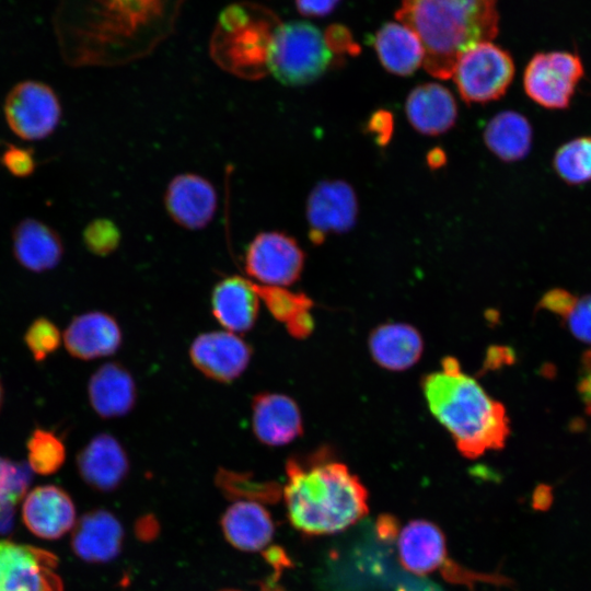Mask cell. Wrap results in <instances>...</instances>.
Segmentation results:
<instances>
[{
  "mask_svg": "<svg viewBox=\"0 0 591 591\" xmlns=\"http://www.w3.org/2000/svg\"><path fill=\"white\" fill-rule=\"evenodd\" d=\"M583 76L580 58L568 51L535 55L528 63L523 86L528 96L548 109H564L570 104Z\"/></svg>",
  "mask_w": 591,
  "mask_h": 591,
  "instance_id": "9c48e42d",
  "label": "cell"
},
{
  "mask_svg": "<svg viewBox=\"0 0 591 591\" xmlns=\"http://www.w3.org/2000/svg\"><path fill=\"white\" fill-rule=\"evenodd\" d=\"M184 0H61L57 36L72 67L117 66L152 53L175 28Z\"/></svg>",
  "mask_w": 591,
  "mask_h": 591,
  "instance_id": "6da1fadb",
  "label": "cell"
},
{
  "mask_svg": "<svg viewBox=\"0 0 591 591\" xmlns=\"http://www.w3.org/2000/svg\"><path fill=\"white\" fill-rule=\"evenodd\" d=\"M386 124H391V117L387 116V113H384V112H379V113H375L374 116L372 117V121H371V129L375 132V134H379L381 132L383 136V139H385V137L387 136V128L391 129V126H386Z\"/></svg>",
  "mask_w": 591,
  "mask_h": 591,
  "instance_id": "b9f144b4",
  "label": "cell"
},
{
  "mask_svg": "<svg viewBox=\"0 0 591 591\" xmlns=\"http://www.w3.org/2000/svg\"><path fill=\"white\" fill-rule=\"evenodd\" d=\"M72 530L71 547L84 561L108 563L121 551L124 529L107 510L97 509L83 514Z\"/></svg>",
  "mask_w": 591,
  "mask_h": 591,
  "instance_id": "ffe728a7",
  "label": "cell"
},
{
  "mask_svg": "<svg viewBox=\"0 0 591 591\" xmlns=\"http://www.w3.org/2000/svg\"><path fill=\"white\" fill-rule=\"evenodd\" d=\"M3 116L15 136L25 141H37L49 137L58 128L62 106L50 85L37 80H24L7 93Z\"/></svg>",
  "mask_w": 591,
  "mask_h": 591,
  "instance_id": "52a82bcc",
  "label": "cell"
},
{
  "mask_svg": "<svg viewBox=\"0 0 591 591\" xmlns=\"http://www.w3.org/2000/svg\"><path fill=\"white\" fill-rule=\"evenodd\" d=\"M252 352L251 346L236 334L213 331L202 333L193 340L189 358L208 379L230 383L246 370Z\"/></svg>",
  "mask_w": 591,
  "mask_h": 591,
  "instance_id": "4fadbf2b",
  "label": "cell"
},
{
  "mask_svg": "<svg viewBox=\"0 0 591 591\" xmlns=\"http://www.w3.org/2000/svg\"><path fill=\"white\" fill-rule=\"evenodd\" d=\"M374 48L383 67L394 74L409 76L424 61L420 39L403 23L384 24L374 37Z\"/></svg>",
  "mask_w": 591,
  "mask_h": 591,
  "instance_id": "4316f807",
  "label": "cell"
},
{
  "mask_svg": "<svg viewBox=\"0 0 591 591\" xmlns=\"http://www.w3.org/2000/svg\"><path fill=\"white\" fill-rule=\"evenodd\" d=\"M58 326L45 316L36 317L26 328L24 343L36 362L45 361L61 344Z\"/></svg>",
  "mask_w": 591,
  "mask_h": 591,
  "instance_id": "836d02e7",
  "label": "cell"
},
{
  "mask_svg": "<svg viewBox=\"0 0 591 591\" xmlns=\"http://www.w3.org/2000/svg\"><path fill=\"white\" fill-rule=\"evenodd\" d=\"M80 477L103 493L119 487L129 472V459L121 443L111 433L95 434L76 456Z\"/></svg>",
  "mask_w": 591,
  "mask_h": 591,
  "instance_id": "5bb4252c",
  "label": "cell"
},
{
  "mask_svg": "<svg viewBox=\"0 0 591 591\" xmlns=\"http://www.w3.org/2000/svg\"><path fill=\"white\" fill-rule=\"evenodd\" d=\"M254 289L275 320L285 324L294 338H305L314 328L310 314L313 301L302 292H292L286 287L265 286L252 281Z\"/></svg>",
  "mask_w": 591,
  "mask_h": 591,
  "instance_id": "83f0119b",
  "label": "cell"
},
{
  "mask_svg": "<svg viewBox=\"0 0 591 591\" xmlns=\"http://www.w3.org/2000/svg\"><path fill=\"white\" fill-rule=\"evenodd\" d=\"M336 56L326 33L313 24L281 23L269 47L268 72L285 85H306L317 80Z\"/></svg>",
  "mask_w": 591,
  "mask_h": 591,
  "instance_id": "8992f818",
  "label": "cell"
},
{
  "mask_svg": "<svg viewBox=\"0 0 591 591\" xmlns=\"http://www.w3.org/2000/svg\"><path fill=\"white\" fill-rule=\"evenodd\" d=\"M297 10L306 16H324L329 14L339 0H294Z\"/></svg>",
  "mask_w": 591,
  "mask_h": 591,
  "instance_id": "74e56055",
  "label": "cell"
},
{
  "mask_svg": "<svg viewBox=\"0 0 591 591\" xmlns=\"http://www.w3.org/2000/svg\"><path fill=\"white\" fill-rule=\"evenodd\" d=\"M252 428L259 442L281 447L302 434V415L290 396L262 392L252 401Z\"/></svg>",
  "mask_w": 591,
  "mask_h": 591,
  "instance_id": "ac0fdd59",
  "label": "cell"
},
{
  "mask_svg": "<svg viewBox=\"0 0 591 591\" xmlns=\"http://www.w3.org/2000/svg\"><path fill=\"white\" fill-rule=\"evenodd\" d=\"M513 74L510 55L490 42H483L460 57L452 77L463 101L485 104L506 93Z\"/></svg>",
  "mask_w": 591,
  "mask_h": 591,
  "instance_id": "ba28073f",
  "label": "cell"
},
{
  "mask_svg": "<svg viewBox=\"0 0 591 591\" xmlns=\"http://www.w3.org/2000/svg\"><path fill=\"white\" fill-rule=\"evenodd\" d=\"M12 253L20 266L44 273L59 265L65 246L59 233L47 223L24 218L12 230Z\"/></svg>",
  "mask_w": 591,
  "mask_h": 591,
  "instance_id": "44dd1931",
  "label": "cell"
},
{
  "mask_svg": "<svg viewBox=\"0 0 591 591\" xmlns=\"http://www.w3.org/2000/svg\"><path fill=\"white\" fill-rule=\"evenodd\" d=\"M357 215V196L348 183L340 179L317 183L306 200L311 241L320 244L328 234L349 231Z\"/></svg>",
  "mask_w": 591,
  "mask_h": 591,
  "instance_id": "7c38bea8",
  "label": "cell"
},
{
  "mask_svg": "<svg viewBox=\"0 0 591 591\" xmlns=\"http://www.w3.org/2000/svg\"><path fill=\"white\" fill-rule=\"evenodd\" d=\"M533 508L538 511H546L553 503L552 488L547 485H540L533 495Z\"/></svg>",
  "mask_w": 591,
  "mask_h": 591,
  "instance_id": "ab89813d",
  "label": "cell"
},
{
  "mask_svg": "<svg viewBox=\"0 0 591 591\" xmlns=\"http://www.w3.org/2000/svg\"><path fill=\"white\" fill-rule=\"evenodd\" d=\"M568 328L578 339L591 344V294L575 296L567 311L561 315Z\"/></svg>",
  "mask_w": 591,
  "mask_h": 591,
  "instance_id": "8d00e7d4",
  "label": "cell"
},
{
  "mask_svg": "<svg viewBox=\"0 0 591 591\" xmlns=\"http://www.w3.org/2000/svg\"><path fill=\"white\" fill-rule=\"evenodd\" d=\"M497 0H402L396 19L424 48L425 69L433 77L453 76L460 57L498 32Z\"/></svg>",
  "mask_w": 591,
  "mask_h": 591,
  "instance_id": "277c9868",
  "label": "cell"
},
{
  "mask_svg": "<svg viewBox=\"0 0 591 591\" xmlns=\"http://www.w3.org/2000/svg\"><path fill=\"white\" fill-rule=\"evenodd\" d=\"M62 340L71 357L86 361L114 355L121 346L123 334L111 314L90 311L70 321Z\"/></svg>",
  "mask_w": 591,
  "mask_h": 591,
  "instance_id": "e0dca14e",
  "label": "cell"
},
{
  "mask_svg": "<svg viewBox=\"0 0 591 591\" xmlns=\"http://www.w3.org/2000/svg\"><path fill=\"white\" fill-rule=\"evenodd\" d=\"M22 520L37 537L57 540L74 528L76 508L66 490L56 485H42L26 494Z\"/></svg>",
  "mask_w": 591,
  "mask_h": 591,
  "instance_id": "9a60e30c",
  "label": "cell"
},
{
  "mask_svg": "<svg viewBox=\"0 0 591 591\" xmlns=\"http://www.w3.org/2000/svg\"><path fill=\"white\" fill-rule=\"evenodd\" d=\"M286 474L282 495L288 519L305 535L339 533L369 511L364 485L325 450L308 457H289Z\"/></svg>",
  "mask_w": 591,
  "mask_h": 591,
  "instance_id": "7a4b0ae2",
  "label": "cell"
},
{
  "mask_svg": "<svg viewBox=\"0 0 591 591\" xmlns=\"http://www.w3.org/2000/svg\"><path fill=\"white\" fill-rule=\"evenodd\" d=\"M1 165L16 178H27L36 170L37 161L31 148L7 143L0 153Z\"/></svg>",
  "mask_w": 591,
  "mask_h": 591,
  "instance_id": "d590c367",
  "label": "cell"
},
{
  "mask_svg": "<svg viewBox=\"0 0 591 591\" xmlns=\"http://www.w3.org/2000/svg\"><path fill=\"white\" fill-rule=\"evenodd\" d=\"M583 367L586 374L580 380L578 390L586 404L591 407V351L587 354Z\"/></svg>",
  "mask_w": 591,
  "mask_h": 591,
  "instance_id": "60d3db41",
  "label": "cell"
},
{
  "mask_svg": "<svg viewBox=\"0 0 591 591\" xmlns=\"http://www.w3.org/2000/svg\"><path fill=\"white\" fill-rule=\"evenodd\" d=\"M553 166L558 176L568 184L591 182V137L575 138L556 151Z\"/></svg>",
  "mask_w": 591,
  "mask_h": 591,
  "instance_id": "1f68e13d",
  "label": "cell"
},
{
  "mask_svg": "<svg viewBox=\"0 0 591 591\" xmlns=\"http://www.w3.org/2000/svg\"><path fill=\"white\" fill-rule=\"evenodd\" d=\"M32 480L27 463L0 455V531L8 530L15 505L26 495Z\"/></svg>",
  "mask_w": 591,
  "mask_h": 591,
  "instance_id": "f546056e",
  "label": "cell"
},
{
  "mask_svg": "<svg viewBox=\"0 0 591 591\" xmlns=\"http://www.w3.org/2000/svg\"><path fill=\"white\" fill-rule=\"evenodd\" d=\"M396 540L399 563L413 575L432 573L448 561L444 534L430 521H410Z\"/></svg>",
  "mask_w": 591,
  "mask_h": 591,
  "instance_id": "d6986e66",
  "label": "cell"
},
{
  "mask_svg": "<svg viewBox=\"0 0 591 591\" xmlns=\"http://www.w3.org/2000/svg\"><path fill=\"white\" fill-rule=\"evenodd\" d=\"M82 239L89 252L97 256H106L117 248L120 232L112 220L97 218L85 225Z\"/></svg>",
  "mask_w": 591,
  "mask_h": 591,
  "instance_id": "e575fe53",
  "label": "cell"
},
{
  "mask_svg": "<svg viewBox=\"0 0 591 591\" xmlns=\"http://www.w3.org/2000/svg\"><path fill=\"white\" fill-rule=\"evenodd\" d=\"M27 465L39 475L58 472L66 461V445L53 430L36 427L26 440Z\"/></svg>",
  "mask_w": 591,
  "mask_h": 591,
  "instance_id": "4dcf8cb0",
  "label": "cell"
},
{
  "mask_svg": "<svg viewBox=\"0 0 591 591\" xmlns=\"http://www.w3.org/2000/svg\"><path fill=\"white\" fill-rule=\"evenodd\" d=\"M280 24L278 15L265 5L232 3L219 14L210 38V56L231 74L260 79L268 73L269 47Z\"/></svg>",
  "mask_w": 591,
  "mask_h": 591,
  "instance_id": "5b68a950",
  "label": "cell"
},
{
  "mask_svg": "<svg viewBox=\"0 0 591 591\" xmlns=\"http://www.w3.org/2000/svg\"><path fill=\"white\" fill-rule=\"evenodd\" d=\"M488 149L506 162L523 159L532 144V128L522 114L503 111L494 116L484 131Z\"/></svg>",
  "mask_w": 591,
  "mask_h": 591,
  "instance_id": "f1b7e54d",
  "label": "cell"
},
{
  "mask_svg": "<svg viewBox=\"0 0 591 591\" xmlns=\"http://www.w3.org/2000/svg\"><path fill=\"white\" fill-rule=\"evenodd\" d=\"M424 348L419 332L405 323H389L376 327L369 337L373 360L390 371H403L414 366Z\"/></svg>",
  "mask_w": 591,
  "mask_h": 591,
  "instance_id": "484cf974",
  "label": "cell"
},
{
  "mask_svg": "<svg viewBox=\"0 0 591 591\" xmlns=\"http://www.w3.org/2000/svg\"><path fill=\"white\" fill-rule=\"evenodd\" d=\"M57 566L48 551L0 541V591H63Z\"/></svg>",
  "mask_w": 591,
  "mask_h": 591,
  "instance_id": "8fae6325",
  "label": "cell"
},
{
  "mask_svg": "<svg viewBox=\"0 0 591 591\" xmlns=\"http://www.w3.org/2000/svg\"><path fill=\"white\" fill-rule=\"evenodd\" d=\"M421 387L431 414L465 457L505 445L510 432L506 408L464 373L456 359L444 358L441 370L427 374Z\"/></svg>",
  "mask_w": 591,
  "mask_h": 591,
  "instance_id": "3957f363",
  "label": "cell"
},
{
  "mask_svg": "<svg viewBox=\"0 0 591 591\" xmlns=\"http://www.w3.org/2000/svg\"><path fill=\"white\" fill-rule=\"evenodd\" d=\"M220 591H241V590H235V589H224V590H220Z\"/></svg>",
  "mask_w": 591,
  "mask_h": 591,
  "instance_id": "ee69618b",
  "label": "cell"
},
{
  "mask_svg": "<svg viewBox=\"0 0 591 591\" xmlns=\"http://www.w3.org/2000/svg\"><path fill=\"white\" fill-rule=\"evenodd\" d=\"M88 398L92 409L103 419L126 416L137 401V386L131 373L118 362L100 366L90 376Z\"/></svg>",
  "mask_w": 591,
  "mask_h": 591,
  "instance_id": "7402d4cb",
  "label": "cell"
},
{
  "mask_svg": "<svg viewBox=\"0 0 591 591\" xmlns=\"http://www.w3.org/2000/svg\"><path fill=\"white\" fill-rule=\"evenodd\" d=\"M164 204L175 223L188 230H200L215 216L217 193L213 185L205 177L183 173L169 183Z\"/></svg>",
  "mask_w": 591,
  "mask_h": 591,
  "instance_id": "2e32d148",
  "label": "cell"
},
{
  "mask_svg": "<svg viewBox=\"0 0 591 591\" xmlns=\"http://www.w3.org/2000/svg\"><path fill=\"white\" fill-rule=\"evenodd\" d=\"M259 298L253 282L240 276L221 279L212 289L211 312L218 323L231 333L253 328L258 316Z\"/></svg>",
  "mask_w": 591,
  "mask_h": 591,
  "instance_id": "603a6c76",
  "label": "cell"
},
{
  "mask_svg": "<svg viewBox=\"0 0 591 591\" xmlns=\"http://www.w3.org/2000/svg\"><path fill=\"white\" fill-rule=\"evenodd\" d=\"M220 524L227 541L243 552L262 551L275 533L270 513L255 501H235L222 514Z\"/></svg>",
  "mask_w": 591,
  "mask_h": 591,
  "instance_id": "d4e9b609",
  "label": "cell"
},
{
  "mask_svg": "<svg viewBox=\"0 0 591 591\" xmlns=\"http://www.w3.org/2000/svg\"><path fill=\"white\" fill-rule=\"evenodd\" d=\"M303 266L302 248L280 231L258 233L245 251V271L259 285L288 287L300 278Z\"/></svg>",
  "mask_w": 591,
  "mask_h": 591,
  "instance_id": "30bf717a",
  "label": "cell"
},
{
  "mask_svg": "<svg viewBox=\"0 0 591 591\" xmlns=\"http://www.w3.org/2000/svg\"><path fill=\"white\" fill-rule=\"evenodd\" d=\"M376 535L385 542V544L393 543L398 535V522L394 517L390 514L380 515L376 521Z\"/></svg>",
  "mask_w": 591,
  "mask_h": 591,
  "instance_id": "f35d334b",
  "label": "cell"
},
{
  "mask_svg": "<svg viewBox=\"0 0 591 591\" xmlns=\"http://www.w3.org/2000/svg\"><path fill=\"white\" fill-rule=\"evenodd\" d=\"M405 109L412 126L427 136L448 131L457 117L452 93L438 83H425L413 89L407 96Z\"/></svg>",
  "mask_w": 591,
  "mask_h": 591,
  "instance_id": "cb8c5ba5",
  "label": "cell"
},
{
  "mask_svg": "<svg viewBox=\"0 0 591 591\" xmlns=\"http://www.w3.org/2000/svg\"><path fill=\"white\" fill-rule=\"evenodd\" d=\"M217 482L220 488L229 496L245 498L247 501H276L281 493L278 484L255 482L245 475L224 470L219 471Z\"/></svg>",
  "mask_w": 591,
  "mask_h": 591,
  "instance_id": "d6a6232c",
  "label": "cell"
},
{
  "mask_svg": "<svg viewBox=\"0 0 591 591\" xmlns=\"http://www.w3.org/2000/svg\"><path fill=\"white\" fill-rule=\"evenodd\" d=\"M3 401H4V389H3L2 381L0 379V410L2 408Z\"/></svg>",
  "mask_w": 591,
  "mask_h": 591,
  "instance_id": "7bdbcfd3",
  "label": "cell"
}]
</instances>
